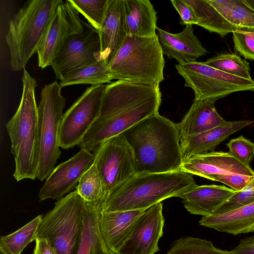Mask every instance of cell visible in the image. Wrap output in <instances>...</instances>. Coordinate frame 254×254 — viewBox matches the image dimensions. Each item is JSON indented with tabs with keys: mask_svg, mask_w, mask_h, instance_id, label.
<instances>
[{
	"mask_svg": "<svg viewBox=\"0 0 254 254\" xmlns=\"http://www.w3.org/2000/svg\"><path fill=\"white\" fill-rule=\"evenodd\" d=\"M157 31L163 55L169 59L176 60L179 64L196 61L207 53L194 34L192 25H186L178 33H172L158 27Z\"/></svg>",
	"mask_w": 254,
	"mask_h": 254,
	"instance_id": "18",
	"label": "cell"
},
{
	"mask_svg": "<svg viewBox=\"0 0 254 254\" xmlns=\"http://www.w3.org/2000/svg\"><path fill=\"white\" fill-rule=\"evenodd\" d=\"M226 146L228 153L243 164L250 167L254 158V142L243 135L231 139Z\"/></svg>",
	"mask_w": 254,
	"mask_h": 254,
	"instance_id": "35",
	"label": "cell"
},
{
	"mask_svg": "<svg viewBox=\"0 0 254 254\" xmlns=\"http://www.w3.org/2000/svg\"><path fill=\"white\" fill-rule=\"evenodd\" d=\"M61 88L55 81L41 90L38 106L40 147L37 177L41 181L54 169L61 153L59 137L65 103Z\"/></svg>",
	"mask_w": 254,
	"mask_h": 254,
	"instance_id": "7",
	"label": "cell"
},
{
	"mask_svg": "<svg viewBox=\"0 0 254 254\" xmlns=\"http://www.w3.org/2000/svg\"><path fill=\"white\" fill-rule=\"evenodd\" d=\"M254 203V178L243 190L236 191L214 211V214L226 213Z\"/></svg>",
	"mask_w": 254,
	"mask_h": 254,
	"instance_id": "34",
	"label": "cell"
},
{
	"mask_svg": "<svg viewBox=\"0 0 254 254\" xmlns=\"http://www.w3.org/2000/svg\"><path fill=\"white\" fill-rule=\"evenodd\" d=\"M72 6L81 14L89 24L100 30L106 11L108 0H68Z\"/></svg>",
	"mask_w": 254,
	"mask_h": 254,
	"instance_id": "33",
	"label": "cell"
},
{
	"mask_svg": "<svg viewBox=\"0 0 254 254\" xmlns=\"http://www.w3.org/2000/svg\"><path fill=\"white\" fill-rule=\"evenodd\" d=\"M232 34L235 50L245 59L254 61V36L248 30L239 29Z\"/></svg>",
	"mask_w": 254,
	"mask_h": 254,
	"instance_id": "36",
	"label": "cell"
},
{
	"mask_svg": "<svg viewBox=\"0 0 254 254\" xmlns=\"http://www.w3.org/2000/svg\"><path fill=\"white\" fill-rule=\"evenodd\" d=\"M254 176L239 174H225L218 176L214 181L221 182L235 191L244 189L253 179Z\"/></svg>",
	"mask_w": 254,
	"mask_h": 254,
	"instance_id": "37",
	"label": "cell"
},
{
	"mask_svg": "<svg viewBox=\"0 0 254 254\" xmlns=\"http://www.w3.org/2000/svg\"><path fill=\"white\" fill-rule=\"evenodd\" d=\"M22 92L19 106L6 124L14 157L13 177L17 181L38 177L40 155L38 110L36 80L25 69L22 76Z\"/></svg>",
	"mask_w": 254,
	"mask_h": 254,
	"instance_id": "3",
	"label": "cell"
},
{
	"mask_svg": "<svg viewBox=\"0 0 254 254\" xmlns=\"http://www.w3.org/2000/svg\"><path fill=\"white\" fill-rule=\"evenodd\" d=\"M122 133L133 151L136 174L180 170L184 157L177 124L158 112Z\"/></svg>",
	"mask_w": 254,
	"mask_h": 254,
	"instance_id": "1",
	"label": "cell"
},
{
	"mask_svg": "<svg viewBox=\"0 0 254 254\" xmlns=\"http://www.w3.org/2000/svg\"><path fill=\"white\" fill-rule=\"evenodd\" d=\"M124 2V0H108L105 15L98 32L100 60L103 61L108 66L127 35Z\"/></svg>",
	"mask_w": 254,
	"mask_h": 254,
	"instance_id": "17",
	"label": "cell"
},
{
	"mask_svg": "<svg viewBox=\"0 0 254 254\" xmlns=\"http://www.w3.org/2000/svg\"><path fill=\"white\" fill-rule=\"evenodd\" d=\"M185 80L184 86L191 88L194 99L217 100L236 92L254 91V80L225 73L204 62H190L175 66Z\"/></svg>",
	"mask_w": 254,
	"mask_h": 254,
	"instance_id": "8",
	"label": "cell"
},
{
	"mask_svg": "<svg viewBox=\"0 0 254 254\" xmlns=\"http://www.w3.org/2000/svg\"><path fill=\"white\" fill-rule=\"evenodd\" d=\"M253 122L250 120L226 121L221 125L203 133L181 138L180 145L184 158L213 151L217 145L231 135L251 126Z\"/></svg>",
	"mask_w": 254,
	"mask_h": 254,
	"instance_id": "19",
	"label": "cell"
},
{
	"mask_svg": "<svg viewBox=\"0 0 254 254\" xmlns=\"http://www.w3.org/2000/svg\"><path fill=\"white\" fill-rule=\"evenodd\" d=\"M102 188V180L94 163L80 178L76 190L85 202L101 209Z\"/></svg>",
	"mask_w": 254,
	"mask_h": 254,
	"instance_id": "30",
	"label": "cell"
},
{
	"mask_svg": "<svg viewBox=\"0 0 254 254\" xmlns=\"http://www.w3.org/2000/svg\"><path fill=\"white\" fill-rule=\"evenodd\" d=\"M99 32L84 22L83 30L70 37L55 56L51 66L62 80L73 71L100 60Z\"/></svg>",
	"mask_w": 254,
	"mask_h": 254,
	"instance_id": "12",
	"label": "cell"
},
{
	"mask_svg": "<svg viewBox=\"0 0 254 254\" xmlns=\"http://www.w3.org/2000/svg\"><path fill=\"white\" fill-rule=\"evenodd\" d=\"M230 252L232 254H254V235L241 239L239 244Z\"/></svg>",
	"mask_w": 254,
	"mask_h": 254,
	"instance_id": "39",
	"label": "cell"
},
{
	"mask_svg": "<svg viewBox=\"0 0 254 254\" xmlns=\"http://www.w3.org/2000/svg\"><path fill=\"white\" fill-rule=\"evenodd\" d=\"M170 1L180 16V24L186 26L197 24L198 19L193 9L185 0H172Z\"/></svg>",
	"mask_w": 254,
	"mask_h": 254,
	"instance_id": "38",
	"label": "cell"
},
{
	"mask_svg": "<svg viewBox=\"0 0 254 254\" xmlns=\"http://www.w3.org/2000/svg\"><path fill=\"white\" fill-rule=\"evenodd\" d=\"M145 210L105 212L101 210L99 228L109 249L116 254Z\"/></svg>",
	"mask_w": 254,
	"mask_h": 254,
	"instance_id": "22",
	"label": "cell"
},
{
	"mask_svg": "<svg viewBox=\"0 0 254 254\" xmlns=\"http://www.w3.org/2000/svg\"><path fill=\"white\" fill-rule=\"evenodd\" d=\"M39 215L15 232L0 239V249L7 254H21L27 245L35 240L42 219Z\"/></svg>",
	"mask_w": 254,
	"mask_h": 254,
	"instance_id": "29",
	"label": "cell"
},
{
	"mask_svg": "<svg viewBox=\"0 0 254 254\" xmlns=\"http://www.w3.org/2000/svg\"><path fill=\"white\" fill-rule=\"evenodd\" d=\"M228 22L239 29L254 31V10L244 0H206Z\"/></svg>",
	"mask_w": 254,
	"mask_h": 254,
	"instance_id": "26",
	"label": "cell"
},
{
	"mask_svg": "<svg viewBox=\"0 0 254 254\" xmlns=\"http://www.w3.org/2000/svg\"><path fill=\"white\" fill-rule=\"evenodd\" d=\"M167 254H232L214 246L211 241L190 236L182 237L171 245Z\"/></svg>",
	"mask_w": 254,
	"mask_h": 254,
	"instance_id": "32",
	"label": "cell"
},
{
	"mask_svg": "<svg viewBox=\"0 0 254 254\" xmlns=\"http://www.w3.org/2000/svg\"><path fill=\"white\" fill-rule=\"evenodd\" d=\"M217 100L215 98L193 100L182 121L177 124L181 138L203 133L226 121L215 108Z\"/></svg>",
	"mask_w": 254,
	"mask_h": 254,
	"instance_id": "20",
	"label": "cell"
},
{
	"mask_svg": "<svg viewBox=\"0 0 254 254\" xmlns=\"http://www.w3.org/2000/svg\"><path fill=\"white\" fill-rule=\"evenodd\" d=\"M95 156L84 149L56 167L39 192V201L59 200L75 188L83 175L94 163Z\"/></svg>",
	"mask_w": 254,
	"mask_h": 254,
	"instance_id": "15",
	"label": "cell"
},
{
	"mask_svg": "<svg viewBox=\"0 0 254 254\" xmlns=\"http://www.w3.org/2000/svg\"><path fill=\"white\" fill-rule=\"evenodd\" d=\"M207 65L232 75L252 80L249 63L239 56L232 53L218 54L207 60Z\"/></svg>",
	"mask_w": 254,
	"mask_h": 254,
	"instance_id": "31",
	"label": "cell"
},
{
	"mask_svg": "<svg viewBox=\"0 0 254 254\" xmlns=\"http://www.w3.org/2000/svg\"><path fill=\"white\" fill-rule=\"evenodd\" d=\"M193 9L198 19L197 25L224 37L238 28L228 22L206 0H185Z\"/></svg>",
	"mask_w": 254,
	"mask_h": 254,
	"instance_id": "27",
	"label": "cell"
},
{
	"mask_svg": "<svg viewBox=\"0 0 254 254\" xmlns=\"http://www.w3.org/2000/svg\"><path fill=\"white\" fill-rule=\"evenodd\" d=\"M113 79L109 66L102 60L80 67L63 78L62 87L75 84L97 85L110 83Z\"/></svg>",
	"mask_w": 254,
	"mask_h": 254,
	"instance_id": "28",
	"label": "cell"
},
{
	"mask_svg": "<svg viewBox=\"0 0 254 254\" xmlns=\"http://www.w3.org/2000/svg\"><path fill=\"white\" fill-rule=\"evenodd\" d=\"M81 242L77 254H116L111 251L101 234V208L85 202Z\"/></svg>",
	"mask_w": 254,
	"mask_h": 254,
	"instance_id": "25",
	"label": "cell"
},
{
	"mask_svg": "<svg viewBox=\"0 0 254 254\" xmlns=\"http://www.w3.org/2000/svg\"><path fill=\"white\" fill-rule=\"evenodd\" d=\"M62 0L26 1L12 19L5 35L12 70L25 69L38 46Z\"/></svg>",
	"mask_w": 254,
	"mask_h": 254,
	"instance_id": "4",
	"label": "cell"
},
{
	"mask_svg": "<svg viewBox=\"0 0 254 254\" xmlns=\"http://www.w3.org/2000/svg\"><path fill=\"white\" fill-rule=\"evenodd\" d=\"M162 210V202L145 209L116 254H155L159 251L165 223Z\"/></svg>",
	"mask_w": 254,
	"mask_h": 254,
	"instance_id": "14",
	"label": "cell"
},
{
	"mask_svg": "<svg viewBox=\"0 0 254 254\" xmlns=\"http://www.w3.org/2000/svg\"><path fill=\"white\" fill-rule=\"evenodd\" d=\"M165 60L157 34L127 35L109 65L113 79L159 85L164 80Z\"/></svg>",
	"mask_w": 254,
	"mask_h": 254,
	"instance_id": "5",
	"label": "cell"
},
{
	"mask_svg": "<svg viewBox=\"0 0 254 254\" xmlns=\"http://www.w3.org/2000/svg\"><path fill=\"white\" fill-rule=\"evenodd\" d=\"M94 152L102 182L104 203L110 191L136 174L135 160L123 133L105 141Z\"/></svg>",
	"mask_w": 254,
	"mask_h": 254,
	"instance_id": "9",
	"label": "cell"
},
{
	"mask_svg": "<svg viewBox=\"0 0 254 254\" xmlns=\"http://www.w3.org/2000/svg\"><path fill=\"white\" fill-rule=\"evenodd\" d=\"M0 254H7L4 251L0 249Z\"/></svg>",
	"mask_w": 254,
	"mask_h": 254,
	"instance_id": "42",
	"label": "cell"
},
{
	"mask_svg": "<svg viewBox=\"0 0 254 254\" xmlns=\"http://www.w3.org/2000/svg\"><path fill=\"white\" fill-rule=\"evenodd\" d=\"M244 1L254 10V0H244Z\"/></svg>",
	"mask_w": 254,
	"mask_h": 254,
	"instance_id": "41",
	"label": "cell"
},
{
	"mask_svg": "<svg viewBox=\"0 0 254 254\" xmlns=\"http://www.w3.org/2000/svg\"><path fill=\"white\" fill-rule=\"evenodd\" d=\"M84 22L68 0L57 7L37 50L38 66L51 65L61 49L72 35L82 31Z\"/></svg>",
	"mask_w": 254,
	"mask_h": 254,
	"instance_id": "13",
	"label": "cell"
},
{
	"mask_svg": "<svg viewBox=\"0 0 254 254\" xmlns=\"http://www.w3.org/2000/svg\"><path fill=\"white\" fill-rule=\"evenodd\" d=\"M180 170L214 181L218 176L239 174L254 176V171L228 152L212 151L184 158Z\"/></svg>",
	"mask_w": 254,
	"mask_h": 254,
	"instance_id": "16",
	"label": "cell"
},
{
	"mask_svg": "<svg viewBox=\"0 0 254 254\" xmlns=\"http://www.w3.org/2000/svg\"><path fill=\"white\" fill-rule=\"evenodd\" d=\"M235 191L224 186L196 185L179 197L190 214L209 216Z\"/></svg>",
	"mask_w": 254,
	"mask_h": 254,
	"instance_id": "21",
	"label": "cell"
},
{
	"mask_svg": "<svg viewBox=\"0 0 254 254\" xmlns=\"http://www.w3.org/2000/svg\"><path fill=\"white\" fill-rule=\"evenodd\" d=\"M107 85H91L63 114L59 143L64 149L78 145L95 121L100 117Z\"/></svg>",
	"mask_w": 254,
	"mask_h": 254,
	"instance_id": "10",
	"label": "cell"
},
{
	"mask_svg": "<svg viewBox=\"0 0 254 254\" xmlns=\"http://www.w3.org/2000/svg\"><path fill=\"white\" fill-rule=\"evenodd\" d=\"M35 241L33 254H57L47 239L37 238Z\"/></svg>",
	"mask_w": 254,
	"mask_h": 254,
	"instance_id": "40",
	"label": "cell"
},
{
	"mask_svg": "<svg viewBox=\"0 0 254 254\" xmlns=\"http://www.w3.org/2000/svg\"><path fill=\"white\" fill-rule=\"evenodd\" d=\"M127 35L150 37L157 34V12L148 0H124Z\"/></svg>",
	"mask_w": 254,
	"mask_h": 254,
	"instance_id": "23",
	"label": "cell"
},
{
	"mask_svg": "<svg viewBox=\"0 0 254 254\" xmlns=\"http://www.w3.org/2000/svg\"><path fill=\"white\" fill-rule=\"evenodd\" d=\"M85 209V201L76 190L70 192L42 218L36 239H47L57 254H77Z\"/></svg>",
	"mask_w": 254,
	"mask_h": 254,
	"instance_id": "6",
	"label": "cell"
},
{
	"mask_svg": "<svg viewBox=\"0 0 254 254\" xmlns=\"http://www.w3.org/2000/svg\"><path fill=\"white\" fill-rule=\"evenodd\" d=\"M192 175L181 170L135 174L109 193L101 211L145 210L167 198L179 197L196 185Z\"/></svg>",
	"mask_w": 254,
	"mask_h": 254,
	"instance_id": "2",
	"label": "cell"
},
{
	"mask_svg": "<svg viewBox=\"0 0 254 254\" xmlns=\"http://www.w3.org/2000/svg\"><path fill=\"white\" fill-rule=\"evenodd\" d=\"M161 103L160 95L110 117L98 118L78 146L88 151L94 152L105 141L123 133L139 121L158 113Z\"/></svg>",
	"mask_w": 254,
	"mask_h": 254,
	"instance_id": "11",
	"label": "cell"
},
{
	"mask_svg": "<svg viewBox=\"0 0 254 254\" xmlns=\"http://www.w3.org/2000/svg\"><path fill=\"white\" fill-rule=\"evenodd\" d=\"M199 225L233 235L254 232V203L236 209L202 216Z\"/></svg>",
	"mask_w": 254,
	"mask_h": 254,
	"instance_id": "24",
	"label": "cell"
},
{
	"mask_svg": "<svg viewBox=\"0 0 254 254\" xmlns=\"http://www.w3.org/2000/svg\"><path fill=\"white\" fill-rule=\"evenodd\" d=\"M250 32V33L252 34V35L254 36V31H249Z\"/></svg>",
	"mask_w": 254,
	"mask_h": 254,
	"instance_id": "43",
	"label": "cell"
}]
</instances>
